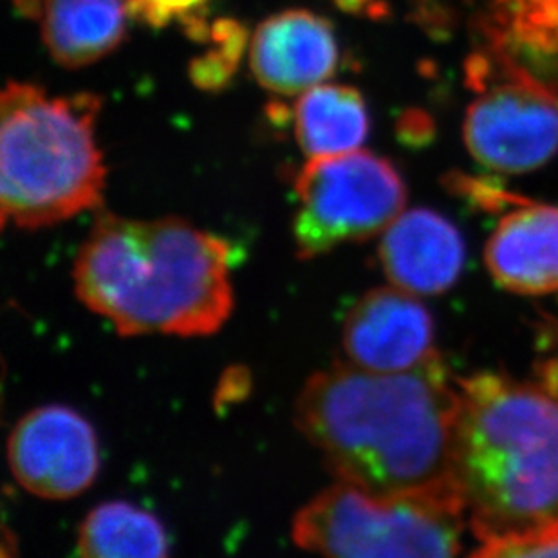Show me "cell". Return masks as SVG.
<instances>
[{
    "label": "cell",
    "instance_id": "1",
    "mask_svg": "<svg viewBox=\"0 0 558 558\" xmlns=\"http://www.w3.org/2000/svg\"><path fill=\"white\" fill-rule=\"evenodd\" d=\"M459 411L461 390L433 351L400 373L337 362L307 379L293 414L338 481L392 496L458 488L452 466Z\"/></svg>",
    "mask_w": 558,
    "mask_h": 558
},
{
    "label": "cell",
    "instance_id": "2",
    "mask_svg": "<svg viewBox=\"0 0 558 558\" xmlns=\"http://www.w3.org/2000/svg\"><path fill=\"white\" fill-rule=\"evenodd\" d=\"M232 246L178 217H96L74 258V293L122 337H210L233 311Z\"/></svg>",
    "mask_w": 558,
    "mask_h": 558
},
{
    "label": "cell",
    "instance_id": "3",
    "mask_svg": "<svg viewBox=\"0 0 558 558\" xmlns=\"http://www.w3.org/2000/svg\"><path fill=\"white\" fill-rule=\"evenodd\" d=\"M453 483L480 543L558 517V398L481 373L459 381Z\"/></svg>",
    "mask_w": 558,
    "mask_h": 558
},
{
    "label": "cell",
    "instance_id": "4",
    "mask_svg": "<svg viewBox=\"0 0 558 558\" xmlns=\"http://www.w3.org/2000/svg\"><path fill=\"white\" fill-rule=\"evenodd\" d=\"M100 96L49 98L37 85L10 82L0 106L2 225L53 227L100 208L104 154L96 145Z\"/></svg>",
    "mask_w": 558,
    "mask_h": 558
},
{
    "label": "cell",
    "instance_id": "5",
    "mask_svg": "<svg viewBox=\"0 0 558 558\" xmlns=\"http://www.w3.org/2000/svg\"><path fill=\"white\" fill-rule=\"evenodd\" d=\"M464 511L458 488L384 496L338 481L296 513L291 538L327 557H453Z\"/></svg>",
    "mask_w": 558,
    "mask_h": 558
},
{
    "label": "cell",
    "instance_id": "6",
    "mask_svg": "<svg viewBox=\"0 0 558 558\" xmlns=\"http://www.w3.org/2000/svg\"><path fill=\"white\" fill-rule=\"evenodd\" d=\"M475 98L463 123L472 158L486 169L522 174L558 153V93L537 74L486 43L466 65Z\"/></svg>",
    "mask_w": 558,
    "mask_h": 558
},
{
    "label": "cell",
    "instance_id": "7",
    "mask_svg": "<svg viewBox=\"0 0 558 558\" xmlns=\"http://www.w3.org/2000/svg\"><path fill=\"white\" fill-rule=\"evenodd\" d=\"M295 190L301 206L293 238L301 258L384 233L407 201L405 183L395 165L365 150L311 158Z\"/></svg>",
    "mask_w": 558,
    "mask_h": 558
},
{
    "label": "cell",
    "instance_id": "8",
    "mask_svg": "<svg viewBox=\"0 0 558 558\" xmlns=\"http://www.w3.org/2000/svg\"><path fill=\"white\" fill-rule=\"evenodd\" d=\"M8 463L33 496L73 499L98 477L100 445L93 425L71 407H38L11 430Z\"/></svg>",
    "mask_w": 558,
    "mask_h": 558
},
{
    "label": "cell",
    "instance_id": "9",
    "mask_svg": "<svg viewBox=\"0 0 558 558\" xmlns=\"http://www.w3.org/2000/svg\"><path fill=\"white\" fill-rule=\"evenodd\" d=\"M433 316L400 288H378L362 296L343 324V351L356 367L400 373L433 353Z\"/></svg>",
    "mask_w": 558,
    "mask_h": 558
},
{
    "label": "cell",
    "instance_id": "10",
    "mask_svg": "<svg viewBox=\"0 0 558 558\" xmlns=\"http://www.w3.org/2000/svg\"><path fill=\"white\" fill-rule=\"evenodd\" d=\"M338 44L331 24L306 10L280 11L257 27L250 65L258 84L275 95L295 96L331 78Z\"/></svg>",
    "mask_w": 558,
    "mask_h": 558
},
{
    "label": "cell",
    "instance_id": "11",
    "mask_svg": "<svg viewBox=\"0 0 558 558\" xmlns=\"http://www.w3.org/2000/svg\"><path fill=\"white\" fill-rule=\"evenodd\" d=\"M379 260L396 288L412 295H437L461 275L463 238L445 217L416 208L400 214L381 233Z\"/></svg>",
    "mask_w": 558,
    "mask_h": 558
},
{
    "label": "cell",
    "instance_id": "12",
    "mask_svg": "<svg viewBox=\"0 0 558 558\" xmlns=\"http://www.w3.org/2000/svg\"><path fill=\"white\" fill-rule=\"evenodd\" d=\"M497 284L519 295L558 291V206L527 199L508 211L486 246Z\"/></svg>",
    "mask_w": 558,
    "mask_h": 558
},
{
    "label": "cell",
    "instance_id": "13",
    "mask_svg": "<svg viewBox=\"0 0 558 558\" xmlns=\"http://www.w3.org/2000/svg\"><path fill=\"white\" fill-rule=\"evenodd\" d=\"M126 11L125 0H48L44 44L63 68L98 62L123 43Z\"/></svg>",
    "mask_w": 558,
    "mask_h": 558
},
{
    "label": "cell",
    "instance_id": "14",
    "mask_svg": "<svg viewBox=\"0 0 558 558\" xmlns=\"http://www.w3.org/2000/svg\"><path fill=\"white\" fill-rule=\"evenodd\" d=\"M369 126L364 96L349 85H315L296 101V140L310 158L359 150L369 136Z\"/></svg>",
    "mask_w": 558,
    "mask_h": 558
},
{
    "label": "cell",
    "instance_id": "15",
    "mask_svg": "<svg viewBox=\"0 0 558 558\" xmlns=\"http://www.w3.org/2000/svg\"><path fill=\"white\" fill-rule=\"evenodd\" d=\"M485 38L558 93V0H496Z\"/></svg>",
    "mask_w": 558,
    "mask_h": 558
},
{
    "label": "cell",
    "instance_id": "16",
    "mask_svg": "<svg viewBox=\"0 0 558 558\" xmlns=\"http://www.w3.org/2000/svg\"><path fill=\"white\" fill-rule=\"evenodd\" d=\"M78 554L89 558H161L170 554L169 535L158 517L125 500H109L85 517Z\"/></svg>",
    "mask_w": 558,
    "mask_h": 558
},
{
    "label": "cell",
    "instance_id": "17",
    "mask_svg": "<svg viewBox=\"0 0 558 558\" xmlns=\"http://www.w3.org/2000/svg\"><path fill=\"white\" fill-rule=\"evenodd\" d=\"M475 557H558V517L526 532L481 543Z\"/></svg>",
    "mask_w": 558,
    "mask_h": 558
},
{
    "label": "cell",
    "instance_id": "18",
    "mask_svg": "<svg viewBox=\"0 0 558 558\" xmlns=\"http://www.w3.org/2000/svg\"><path fill=\"white\" fill-rule=\"evenodd\" d=\"M448 183L456 194L463 195L464 199L485 211L508 210L511 206L522 205L527 201L522 199L521 195L511 194L497 183H492L490 180L450 175Z\"/></svg>",
    "mask_w": 558,
    "mask_h": 558
},
{
    "label": "cell",
    "instance_id": "19",
    "mask_svg": "<svg viewBox=\"0 0 558 558\" xmlns=\"http://www.w3.org/2000/svg\"><path fill=\"white\" fill-rule=\"evenodd\" d=\"M126 10L154 27H163L174 16L186 22L192 16L203 15L206 0H125Z\"/></svg>",
    "mask_w": 558,
    "mask_h": 558
},
{
    "label": "cell",
    "instance_id": "20",
    "mask_svg": "<svg viewBox=\"0 0 558 558\" xmlns=\"http://www.w3.org/2000/svg\"><path fill=\"white\" fill-rule=\"evenodd\" d=\"M238 65L239 63L228 59L227 54L221 53L219 49H211L199 59L192 60L189 68L190 80L199 89L216 93L225 89L232 82Z\"/></svg>",
    "mask_w": 558,
    "mask_h": 558
},
{
    "label": "cell",
    "instance_id": "21",
    "mask_svg": "<svg viewBox=\"0 0 558 558\" xmlns=\"http://www.w3.org/2000/svg\"><path fill=\"white\" fill-rule=\"evenodd\" d=\"M210 38L216 44V48L227 54L228 59L235 63L243 59L246 44H248V32L241 22L232 21V19L217 21L211 26Z\"/></svg>",
    "mask_w": 558,
    "mask_h": 558
},
{
    "label": "cell",
    "instance_id": "22",
    "mask_svg": "<svg viewBox=\"0 0 558 558\" xmlns=\"http://www.w3.org/2000/svg\"><path fill=\"white\" fill-rule=\"evenodd\" d=\"M538 378H541V387L548 395L558 398V359L546 360L544 364L538 365Z\"/></svg>",
    "mask_w": 558,
    "mask_h": 558
},
{
    "label": "cell",
    "instance_id": "23",
    "mask_svg": "<svg viewBox=\"0 0 558 558\" xmlns=\"http://www.w3.org/2000/svg\"><path fill=\"white\" fill-rule=\"evenodd\" d=\"M48 0H15V8L21 15L26 19H33V21H40L43 16L44 8H46Z\"/></svg>",
    "mask_w": 558,
    "mask_h": 558
},
{
    "label": "cell",
    "instance_id": "24",
    "mask_svg": "<svg viewBox=\"0 0 558 558\" xmlns=\"http://www.w3.org/2000/svg\"><path fill=\"white\" fill-rule=\"evenodd\" d=\"M338 8L349 13H362L365 10H373V5H369V0H335Z\"/></svg>",
    "mask_w": 558,
    "mask_h": 558
}]
</instances>
